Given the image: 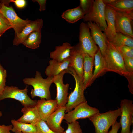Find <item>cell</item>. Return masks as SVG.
<instances>
[{
	"label": "cell",
	"instance_id": "1",
	"mask_svg": "<svg viewBox=\"0 0 133 133\" xmlns=\"http://www.w3.org/2000/svg\"><path fill=\"white\" fill-rule=\"evenodd\" d=\"M105 71L113 72L124 76L128 73L124 66L123 56L117 47L107 39L104 55Z\"/></svg>",
	"mask_w": 133,
	"mask_h": 133
},
{
	"label": "cell",
	"instance_id": "2",
	"mask_svg": "<svg viewBox=\"0 0 133 133\" xmlns=\"http://www.w3.org/2000/svg\"><path fill=\"white\" fill-rule=\"evenodd\" d=\"M53 77L43 78L41 73L38 71L36 72L35 77L26 78L23 79L24 83L27 85H31L33 88L30 92L32 98L38 97L46 100L51 99L50 87L53 82Z\"/></svg>",
	"mask_w": 133,
	"mask_h": 133
},
{
	"label": "cell",
	"instance_id": "3",
	"mask_svg": "<svg viewBox=\"0 0 133 133\" xmlns=\"http://www.w3.org/2000/svg\"><path fill=\"white\" fill-rule=\"evenodd\" d=\"M121 113V109L118 107L104 113L99 112L89 118L94 126L95 133H108L109 128L116 121Z\"/></svg>",
	"mask_w": 133,
	"mask_h": 133
},
{
	"label": "cell",
	"instance_id": "4",
	"mask_svg": "<svg viewBox=\"0 0 133 133\" xmlns=\"http://www.w3.org/2000/svg\"><path fill=\"white\" fill-rule=\"evenodd\" d=\"M68 69L70 74L73 76L75 81V87L68 97V102L66 105V113L72 110L80 104L87 102L84 94L83 81L77 75L74 70L71 67Z\"/></svg>",
	"mask_w": 133,
	"mask_h": 133
},
{
	"label": "cell",
	"instance_id": "5",
	"mask_svg": "<svg viewBox=\"0 0 133 133\" xmlns=\"http://www.w3.org/2000/svg\"><path fill=\"white\" fill-rule=\"evenodd\" d=\"M27 91V86L22 89L16 86H6L0 94V102L4 99L12 98L19 101L24 107L36 106L37 101L31 99L28 95Z\"/></svg>",
	"mask_w": 133,
	"mask_h": 133
},
{
	"label": "cell",
	"instance_id": "6",
	"mask_svg": "<svg viewBox=\"0 0 133 133\" xmlns=\"http://www.w3.org/2000/svg\"><path fill=\"white\" fill-rule=\"evenodd\" d=\"M106 5L102 0H94L90 11L85 14L83 18L85 22H93L105 32L107 27L105 19Z\"/></svg>",
	"mask_w": 133,
	"mask_h": 133
},
{
	"label": "cell",
	"instance_id": "7",
	"mask_svg": "<svg viewBox=\"0 0 133 133\" xmlns=\"http://www.w3.org/2000/svg\"><path fill=\"white\" fill-rule=\"evenodd\" d=\"M83 54H87L94 58L98 48L90 34L87 24L82 22L79 26V42L78 43Z\"/></svg>",
	"mask_w": 133,
	"mask_h": 133
},
{
	"label": "cell",
	"instance_id": "8",
	"mask_svg": "<svg viewBox=\"0 0 133 133\" xmlns=\"http://www.w3.org/2000/svg\"><path fill=\"white\" fill-rule=\"evenodd\" d=\"M99 113L98 109L90 106L87 102H84L65 114L64 119L69 123L79 119L89 118Z\"/></svg>",
	"mask_w": 133,
	"mask_h": 133
},
{
	"label": "cell",
	"instance_id": "9",
	"mask_svg": "<svg viewBox=\"0 0 133 133\" xmlns=\"http://www.w3.org/2000/svg\"><path fill=\"white\" fill-rule=\"evenodd\" d=\"M0 8V12L8 20L15 31V37L17 36L26 26L31 21L30 20H23L17 15L12 6H7L3 3Z\"/></svg>",
	"mask_w": 133,
	"mask_h": 133
},
{
	"label": "cell",
	"instance_id": "10",
	"mask_svg": "<svg viewBox=\"0 0 133 133\" xmlns=\"http://www.w3.org/2000/svg\"><path fill=\"white\" fill-rule=\"evenodd\" d=\"M121 117L119 122L121 129L120 133H131L130 128L133 124V104L132 100L125 99L120 103Z\"/></svg>",
	"mask_w": 133,
	"mask_h": 133
},
{
	"label": "cell",
	"instance_id": "11",
	"mask_svg": "<svg viewBox=\"0 0 133 133\" xmlns=\"http://www.w3.org/2000/svg\"><path fill=\"white\" fill-rule=\"evenodd\" d=\"M68 69L62 71L53 78V82L55 84L57 90L56 100L58 107L66 106L68 100V91L69 86L68 83L64 84L63 81L64 75L66 73H70Z\"/></svg>",
	"mask_w": 133,
	"mask_h": 133
},
{
	"label": "cell",
	"instance_id": "12",
	"mask_svg": "<svg viewBox=\"0 0 133 133\" xmlns=\"http://www.w3.org/2000/svg\"><path fill=\"white\" fill-rule=\"evenodd\" d=\"M115 27L116 32L120 33L133 38L131 25L133 19V12L126 13L115 11Z\"/></svg>",
	"mask_w": 133,
	"mask_h": 133
},
{
	"label": "cell",
	"instance_id": "13",
	"mask_svg": "<svg viewBox=\"0 0 133 133\" xmlns=\"http://www.w3.org/2000/svg\"><path fill=\"white\" fill-rule=\"evenodd\" d=\"M83 54L78 43L71 50L69 67L74 70L77 75L82 81L83 75Z\"/></svg>",
	"mask_w": 133,
	"mask_h": 133
},
{
	"label": "cell",
	"instance_id": "14",
	"mask_svg": "<svg viewBox=\"0 0 133 133\" xmlns=\"http://www.w3.org/2000/svg\"><path fill=\"white\" fill-rule=\"evenodd\" d=\"M66 110V106L58 107L46 121L50 128L57 133H63L64 129L61 126Z\"/></svg>",
	"mask_w": 133,
	"mask_h": 133
},
{
	"label": "cell",
	"instance_id": "15",
	"mask_svg": "<svg viewBox=\"0 0 133 133\" xmlns=\"http://www.w3.org/2000/svg\"><path fill=\"white\" fill-rule=\"evenodd\" d=\"M36 105L41 120L45 121L58 107L56 99L47 100L43 98L37 101Z\"/></svg>",
	"mask_w": 133,
	"mask_h": 133
},
{
	"label": "cell",
	"instance_id": "16",
	"mask_svg": "<svg viewBox=\"0 0 133 133\" xmlns=\"http://www.w3.org/2000/svg\"><path fill=\"white\" fill-rule=\"evenodd\" d=\"M43 21L41 19H38L35 21H31L17 36L15 37L13 45L17 46L26 40L30 34L33 31L41 30Z\"/></svg>",
	"mask_w": 133,
	"mask_h": 133
},
{
	"label": "cell",
	"instance_id": "17",
	"mask_svg": "<svg viewBox=\"0 0 133 133\" xmlns=\"http://www.w3.org/2000/svg\"><path fill=\"white\" fill-rule=\"evenodd\" d=\"M87 25L91 30V35L94 42L98 46L103 56L105 54L106 43L107 39L99 27L94 22H88Z\"/></svg>",
	"mask_w": 133,
	"mask_h": 133
},
{
	"label": "cell",
	"instance_id": "18",
	"mask_svg": "<svg viewBox=\"0 0 133 133\" xmlns=\"http://www.w3.org/2000/svg\"><path fill=\"white\" fill-rule=\"evenodd\" d=\"M70 61V57L62 62L53 59L50 60L49 65L45 69V74L48 77H53L63 71L68 69Z\"/></svg>",
	"mask_w": 133,
	"mask_h": 133
},
{
	"label": "cell",
	"instance_id": "19",
	"mask_svg": "<svg viewBox=\"0 0 133 133\" xmlns=\"http://www.w3.org/2000/svg\"><path fill=\"white\" fill-rule=\"evenodd\" d=\"M83 87L84 90L90 86L93 83L92 81L94 57L87 54H83Z\"/></svg>",
	"mask_w": 133,
	"mask_h": 133
},
{
	"label": "cell",
	"instance_id": "20",
	"mask_svg": "<svg viewBox=\"0 0 133 133\" xmlns=\"http://www.w3.org/2000/svg\"><path fill=\"white\" fill-rule=\"evenodd\" d=\"M22 116L17 120L18 121L35 125L40 119L37 105L24 107L21 110Z\"/></svg>",
	"mask_w": 133,
	"mask_h": 133
},
{
	"label": "cell",
	"instance_id": "21",
	"mask_svg": "<svg viewBox=\"0 0 133 133\" xmlns=\"http://www.w3.org/2000/svg\"><path fill=\"white\" fill-rule=\"evenodd\" d=\"M105 19L107 23V27L105 34L108 41H111L114 38L116 32L115 27V11L106 5L105 11Z\"/></svg>",
	"mask_w": 133,
	"mask_h": 133
},
{
	"label": "cell",
	"instance_id": "22",
	"mask_svg": "<svg viewBox=\"0 0 133 133\" xmlns=\"http://www.w3.org/2000/svg\"><path fill=\"white\" fill-rule=\"evenodd\" d=\"M73 46L67 42L60 46H56L55 50L50 52V58L59 62H62L70 56L71 50Z\"/></svg>",
	"mask_w": 133,
	"mask_h": 133
},
{
	"label": "cell",
	"instance_id": "23",
	"mask_svg": "<svg viewBox=\"0 0 133 133\" xmlns=\"http://www.w3.org/2000/svg\"><path fill=\"white\" fill-rule=\"evenodd\" d=\"M94 59L95 67L92 77L93 82L96 78L103 75L106 73L104 60L98 47L95 54Z\"/></svg>",
	"mask_w": 133,
	"mask_h": 133
},
{
	"label": "cell",
	"instance_id": "24",
	"mask_svg": "<svg viewBox=\"0 0 133 133\" xmlns=\"http://www.w3.org/2000/svg\"><path fill=\"white\" fill-rule=\"evenodd\" d=\"M105 5L117 12L126 13L133 12V0H116L111 4Z\"/></svg>",
	"mask_w": 133,
	"mask_h": 133
},
{
	"label": "cell",
	"instance_id": "25",
	"mask_svg": "<svg viewBox=\"0 0 133 133\" xmlns=\"http://www.w3.org/2000/svg\"><path fill=\"white\" fill-rule=\"evenodd\" d=\"M84 15L82 10L78 6L65 11L62 13L61 17L68 22L73 23L83 19Z\"/></svg>",
	"mask_w": 133,
	"mask_h": 133
},
{
	"label": "cell",
	"instance_id": "26",
	"mask_svg": "<svg viewBox=\"0 0 133 133\" xmlns=\"http://www.w3.org/2000/svg\"><path fill=\"white\" fill-rule=\"evenodd\" d=\"M11 122L13 126L11 130L13 132H21L22 133H37L35 125L25 123L12 119Z\"/></svg>",
	"mask_w": 133,
	"mask_h": 133
},
{
	"label": "cell",
	"instance_id": "27",
	"mask_svg": "<svg viewBox=\"0 0 133 133\" xmlns=\"http://www.w3.org/2000/svg\"><path fill=\"white\" fill-rule=\"evenodd\" d=\"M41 30L34 31L30 34L22 44L28 48L36 49L39 47L41 42Z\"/></svg>",
	"mask_w": 133,
	"mask_h": 133
},
{
	"label": "cell",
	"instance_id": "28",
	"mask_svg": "<svg viewBox=\"0 0 133 133\" xmlns=\"http://www.w3.org/2000/svg\"><path fill=\"white\" fill-rule=\"evenodd\" d=\"M110 42L117 47L126 46L133 47V38L119 33H116L114 39Z\"/></svg>",
	"mask_w": 133,
	"mask_h": 133
},
{
	"label": "cell",
	"instance_id": "29",
	"mask_svg": "<svg viewBox=\"0 0 133 133\" xmlns=\"http://www.w3.org/2000/svg\"><path fill=\"white\" fill-rule=\"evenodd\" d=\"M13 28L8 20L0 12V33L1 36L7 30Z\"/></svg>",
	"mask_w": 133,
	"mask_h": 133
},
{
	"label": "cell",
	"instance_id": "30",
	"mask_svg": "<svg viewBox=\"0 0 133 133\" xmlns=\"http://www.w3.org/2000/svg\"><path fill=\"white\" fill-rule=\"evenodd\" d=\"M37 133H57L51 129L46 121L41 120L35 125Z\"/></svg>",
	"mask_w": 133,
	"mask_h": 133
},
{
	"label": "cell",
	"instance_id": "31",
	"mask_svg": "<svg viewBox=\"0 0 133 133\" xmlns=\"http://www.w3.org/2000/svg\"><path fill=\"white\" fill-rule=\"evenodd\" d=\"M67 129L63 133H83L79 122L77 121L68 123Z\"/></svg>",
	"mask_w": 133,
	"mask_h": 133
},
{
	"label": "cell",
	"instance_id": "32",
	"mask_svg": "<svg viewBox=\"0 0 133 133\" xmlns=\"http://www.w3.org/2000/svg\"><path fill=\"white\" fill-rule=\"evenodd\" d=\"M94 0H80L79 6L82 10L84 15L89 12L92 7Z\"/></svg>",
	"mask_w": 133,
	"mask_h": 133
},
{
	"label": "cell",
	"instance_id": "33",
	"mask_svg": "<svg viewBox=\"0 0 133 133\" xmlns=\"http://www.w3.org/2000/svg\"><path fill=\"white\" fill-rule=\"evenodd\" d=\"M7 71L0 63V94L1 93L6 86Z\"/></svg>",
	"mask_w": 133,
	"mask_h": 133
},
{
	"label": "cell",
	"instance_id": "34",
	"mask_svg": "<svg viewBox=\"0 0 133 133\" xmlns=\"http://www.w3.org/2000/svg\"><path fill=\"white\" fill-rule=\"evenodd\" d=\"M117 47L123 56L133 58V47L126 46Z\"/></svg>",
	"mask_w": 133,
	"mask_h": 133
},
{
	"label": "cell",
	"instance_id": "35",
	"mask_svg": "<svg viewBox=\"0 0 133 133\" xmlns=\"http://www.w3.org/2000/svg\"><path fill=\"white\" fill-rule=\"evenodd\" d=\"M123 57L126 71L129 73H133V58Z\"/></svg>",
	"mask_w": 133,
	"mask_h": 133
},
{
	"label": "cell",
	"instance_id": "36",
	"mask_svg": "<svg viewBox=\"0 0 133 133\" xmlns=\"http://www.w3.org/2000/svg\"><path fill=\"white\" fill-rule=\"evenodd\" d=\"M128 80V87L129 91L133 94V73H128L124 76Z\"/></svg>",
	"mask_w": 133,
	"mask_h": 133
},
{
	"label": "cell",
	"instance_id": "37",
	"mask_svg": "<svg viewBox=\"0 0 133 133\" xmlns=\"http://www.w3.org/2000/svg\"><path fill=\"white\" fill-rule=\"evenodd\" d=\"M13 127L12 125H0V133H11L10 131L11 130Z\"/></svg>",
	"mask_w": 133,
	"mask_h": 133
},
{
	"label": "cell",
	"instance_id": "38",
	"mask_svg": "<svg viewBox=\"0 0 133 133\" xmlns=\"http://www.w3.org/2000/svg\"><path fill=\"white\" fill-rule=\"evenodd\" d=\"M9 2H14L17 7L20 8L24 7L26 3V1L24 0H10Z\"/></svg>",
	"mask_w": 133,
	"mask_h": 133
},
{
	"label": "cell",
	"instance_id": "39",
	"mask_svg": "<svg viewBox=\"0 0 133 133\" xmlns=\"http://www.w3.org/2000/svg\"><path fill=\"white\" fill-rule=\"evenodd\" d=\"M111 130L108 133H118L119 129L121 127V125L119 122L116 121L112 126Z\"/></svg>",
	"mask_w": 133,
	"mask_h": 133
},
{
	"label": "cell",
	"instance_id": "40",
	"mask_svg": "<svg viewBox=\"0 0 133 133\" xmlns=\"http://www.w3.org/2000/svg\"><path fill=\"white\" fill-rule=\"evenodd\" d=\"M32 1L34 2H37L40 5L39 10L40 11L45 10L46 0H33Z\"/></svg>",
	"mask_w": 133,
	"mask_h": 133
},
{
	"label": "cell",
	"instance_id": "41",
	"mask_svg": "<svg viewBox=\"0 0 133 133\" xmlns=\"http://www.w3.org/2000/svg\"><path fill=\"white\" fill-rule=\"evenodd\" d=\"M103 2L105 5L110 4L115 2L116 0H102Z\"/></svg>",
	"mask_w": 133,
	"mask_h": 133
},
{
	"label": "cell",
	"instance_id": "42",
	"mask_svg": "<svg viewBox=\"0 0 133 133\" xmlns=\"http://www.w3.org/2000/svg\"><path fill=\"white\" fill-rule=\"evenodd\" d=\"M2 112L1 111H0V118L2 116Z\"/></svg>",
	"mask_w": 133,
	"mask_h": 133
},
{
	"label": "cell",
	"instance_id": "43",
	"mask_svg": "<svg viewBox=\"0 0 133 133\" xmlns=\"http://www.w3.org/2000/svg\"><path fill=\"white\" fill-rule=\"evenodd\" d=\"M14 133H22L21 132H14Z\"/></svg>",
	"mask_w": 133,
	"mask_h": 133
},
{
	"label": "cell",
	"instance_id": "44",
	"mask_svg": "<svg viewBox=\"0 0 133 133\" xmlns=\"http://www.w3.org/2000/svg\"><path fill=\"white\" fill-rule=\"evenodd\" d=\"M131 133H133V128L132 129V130L131 132Z\"/></svg>",
	"mask_w": 133,
	"mask_h": 133
},
{
	"label": "cell",
	"instance_id": "45",
	"mask_svg": "<svg viewBox=\"0 0 133 133\" xmlns=\"http://www.w3.org/2000/svg\"><path fill=\"white\" fill-rule=\"evenodd\" d=\"M1 34H0V37H1Z\"/></svg>",
	"mask_w": 133,
	"mask_h": 133
}]
</instances>
